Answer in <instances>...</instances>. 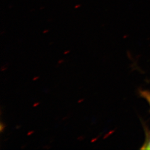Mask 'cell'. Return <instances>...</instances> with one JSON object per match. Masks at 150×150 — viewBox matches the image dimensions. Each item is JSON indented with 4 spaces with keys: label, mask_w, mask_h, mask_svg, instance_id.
I'll list each match as a JSON object with an SVG mask.
<instances>
[{
    "label": "cell",
    "mask_w": 150,
    "mask_h": 150,
    "mask_svg": "<svg viewBox=\"0 0 150 150\" xmlns=\"http://www.w3.org/2000/svg\"><path fill=\"white\" fill-rule=\"evenodd\" d=\"M40 102H36V103H35L34 104H33V107H36V106H38V105H40Z\"/></svg>",
    "instance_id": "obj_6"
},
{
    "label": "cell",
    "mask_w": 150,
    "mask_h": 150,
    "mask_svg": "<svg viewBox=\"0 0 150 150\" xmlns=\"http://www.w3.org/2000/svg\"><path fill=\"white\" fill-rule=\"evenodd\" d=\"M34 133V131H29L28 133H27V136H30L31 134H33Z\"/></svg>",
    "instance_id": "obj_5"
},
{
    "label": "cell",
    "mask_w": 150,
    "mask_h": 150,
    "mask_svg": "<svg viewBox=\"0 0 150 150\" xmlns=\"http://www.w3.org/2000/svg\"><path fill=\"white\" fill-rule=\"evenodd\" d=\"M70 52V51H65L64 52V54H69Z\"/></svg>",
    "instance_id": "obj_11"
},
{
    "label": "cell",
    "mask_w": 150,
    "mask_h": 150,
    "mask_svg": "<svg viewBox=\"0 0 150 150\" xmlns=\"http://www.w3.org/2000/svg\"><path fill=\"white\" fill-rule=\"evenodd\" d=\"M142 149H145V150H150V139L149 141V142L146 144V145H145L144 147H142Z\"/></svg>",
    "instance_id": "obj_2"
},
{
    "label": "cell",
    "mask_w": 150,
    "mask_h": 150,
    "mask_svg": "<svg viewBox=\"0 0 150 150\" xmlns=\"http://www.w3.org/2000/svg\"><path fill=\"white\" fill-rule=\"evenodd\" d=\"M39 79V76H36V77H35L33 79V80H32L33 81H36L38 79Z\"/></svg>",
    "instance_id": "obj_8"
},
{
    "label": "cell",
    "mask_w": 150,
    "mask_h": 150,
    "mask_svg": "<svg viewBox=\"0 0 150 150\" xmlns=\"http://www.w3.org/2000/svg\"><path fill=\"white\" fill-rule=\"evenodd\" d=\"M83 101H84V99L82 98V99H81V100H80L78 101V103H81V102H83Z\"/></svg>",
    "instance_id": "obj_10"
},
{
    "label": "cell",
    "mask_w": 150,
    "mask_h": 150,
    "mask_svg": "<svg viewBox=\"0 0 150 150\" xmlns=\"http://www.w3.org/2000/svg\"><path fill=\"white\" fill-rule=\"evenodd\" d=\"M101 136V134H100V135H99L98 136H97V137H96V138H93V139H92L91 140V142H92V143H93V142H95V141H96L97 139H98L100 136Z\"/></svg>",
    "instance_id": "obj_4"
},
{
    "label": "cell",
    "mask_w": 150,
    "mask_h": 150,
    "mask_svg": "<svg viewBox=\"0 0 150 150\" xmlns=\"http://www.w3.org/2000/svg\"><path fill=\"white\" fill-rule=\"evenodd\" d=\"M142 97L145 98V99L149 103L150 106V92L149 91H142L140 92Z\"/></svg>",
    "instance_id": "obj_1"
},
{
    "label": "cell",
    "mask_w": 150,
    "mask_h": 150,
    "mask_svg": "<svg viewBox=\"0 0 150 150\" xmlns=\"http://www.w3.org/2000/svg\"><path fill=\"white\" fill-rule=\"evenodd\" d=\"M64 60H63V59H61V60H59V61L58 62V63L60 64H61V63H62V62H64Z\"/></svg>",
    "instance_id": "obj_9"
},
{
    "label": "cell",
    "mask_w": 150,
    "mask_h": 150,
    "mask_svg": "<svg viewBox=\"0 0 150 150\" xmlns=\"http://www.w3.org/2000/svg\"><path fill=\"white\" fill-rule=\"evenodd\" d=\"M82 136H80V137H79L78 138H77V139H79V140H82V139H85V137L83 136V137H82Z\"/></svg>",
    "instance_id": "obj_7"
},
{
    "label": "cell",
    "mask_w": 150,
    "mask_h": 150,
    "mask_svg": "<svg viewBox=\"0 0 150 150\" xmlns=\"http://www.w3.org/2000/svg\"><path fill=\"white\" fill-rule=\"evenodd\" d=\"M5 124L4 123H3V122H1V124H0V131H1V132L2 133L3 131H4V130L5 129Z\"/></svg>",
    "instance_id": "obj_3"
}]
</instances>
